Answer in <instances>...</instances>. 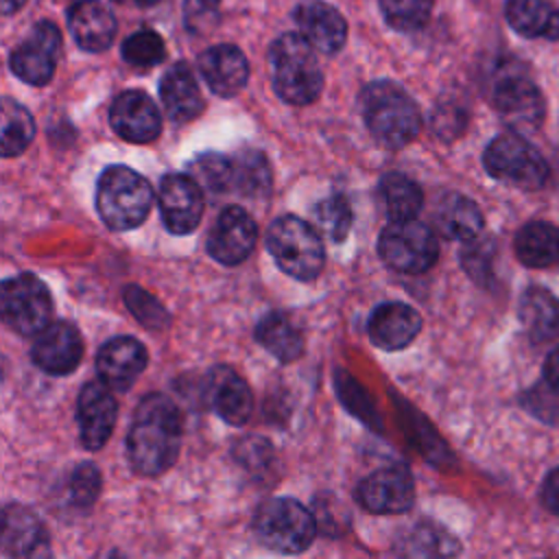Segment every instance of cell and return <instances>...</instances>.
Here are the masks:
<instances>
[{"label": "cell", "instance_id": "obj_14", "mask_svg": "<svg viewBox=\"0 0 559 559\" xmlns=\"http://www.w3.org/2000/svg\"><path fill=\"white\" fill-rule=\"evenodd\" d=\"M258 242V225L240 205L225 207L207 238V253L227 266L245 262Z\"/></svg>", "mask_w": 559, "mask_h": 559}, {"label": "cell", "instance_id": "obj_35", "mask_svg": "<svg viewBox=\"0 0 559 559\" xmlns=\"http://www.w3.org/2000/svg\"><path fill=\"white\" fill-rule=\"evenodd\" d=\"M317 227L334 242H343L352 227V207L343 194H330L312 210Z\"/></svg>", "mask_w": 559, "mask_h": 559}, {"label": "cell", "instance_id": "obj_13", "mask_svg": "<svg viewBox=\"0 0 559 559\" xmlns=\"http://www.w3.org/2000/svg\"><path fill=\"white\" fill-rule=\"evenodd\" d=\"M358 504L378 515L404 513L413 507L415 500V483L404 465H389L376 469L367 478L360 480L356 489Z\"/></svg>", "mask_w": 559, "mask_h": 559}, {"label": "cell", "instance_id": "obj_28", "mask_svg": "<svg viewBox=\"0 0 559 559\" xmlns=\"http://www.w3.org/2000/svg\"><path fill=\"white\" fill-rule=\"evenodd\" d=\"M513 249L528 269H548L559 264V229L546 221H531L515 234Z\"/></svg>", "mask_w": 559, "mask_h": 559}, {"label": "cell", "instance_id": "obj_42", "mask_svg": "<svg viewBox=\"0 0 559 559\" xmlns=\"http://www.w3.org/2000/svg\"><path fill=\"white\" fill-rule=\"evenodd\" d=\"M465 120L467 114L461 105L456 103H441L439 107H435L432 111V129L435 133H439L443 140H452L456 138L463 129H465Z\"/></svg>", "mask_w": 559, "mask_h": 559}, {"label": "cell", "instance_id": "obj_40", "mask_svg": "<svg viewBox=\"0 0 559 559\" xmlns=\"http://www.w3.org/2000/svg\"><path fill=\"white\" fill-rule=\"evenodd\" d=\"M100 472L94 463H79L68 480V498L74 507H92L100 493Z\"/></svg>", "mask_w": 559, "mask_h": 559}, {"label": "cell", "instance_id": "obj_34", "mask_svg": "<svg viewBox=\"0 0 559 559\" xmlns=\"http://www.w3.org/2000/svg\"><path fill=\"white\" fill-rule=\"evenodd\" d=\"M234 166V188L242 194L255 197L266 194L271 188V168L262 153L258 151H242L231 157Z\"/></svg>", "mask_w": 559, "mask_h": 559}, {"label": "cell", "instance_id": "obj_32", "mask_svg": "<svg viewBox=\"0 0 559 559\" xmlns=\"http://www.w3.org/2000/svg\"><path fill=\"white\" fill-rule=\"evenodd\" d=\"M461 546L456 537H452L445 528L439 524L421 522L415 524L406 535L400 546V552L413 555V557H450L459 555Z\"/></svg>", "mask_w": 559, "mask_h": 559}, {"label": "cell", "instance_id": "obj_8", "mask_svg": "<svg viewBox=\"0 0 559 559\" xmlns=\"http://www.w3.org/2000/svg\"><path fill=\"white\" fill-rule=\"evenodd\" d=\"M378 253L386 266L400 273H424L439 258V245L430 227L415 218L391 221L380 238Z\"/></svg>", "mask_w": 559, "mask_h": 559}, {"label": "cell", "instance_id": "obj_31", "mask_svg": "<svg viewBox=\"0 0 559 559\" xmlns=\"http://www.w3.org/2000/svg\"><path fill=\"white\" fill-rule=\"evenodd\" d=\"M382 207L391 221H404L415 218V214L421 210L424 194L421 188L402 173H389L380 179L378 186Z\"/></svg>", "mask_w": 559, "mask_h": 559}, {"label": "cell", "instance_id": "obj_5", "mask_svg": "<svg viewBox=\"0 0 559 559\" xmlns=\"http://www.w3.org/2000/svg\"><path fill=\"white\" fill-rule=\"evenodd\" d=\"M266 249L277 266L295 280H314L325 262L317 229L297 216H280L266 229Z\"/></svg>", "mask_w": 559, "mask_h": 559}, {"label": "cell", "instance_id": "obj_15", "mask_svg": "<svg viewBox=\"0 0 559 559\" xmlns=\"http://www.w3.org/2000/svg\"><path fill=\"white\" fill-rule=\"evenodd\" d=\"M118 417V402L111 393V386L105 380H90L83 384L76 400V421L81 443L87 450H100Z\"/></svg>", "mask_w": 559, "mask_h": 559}, {"label": "cell", "instance_id": "obj_43", "mask_svg": "<svg viewBox=\"0 0 559 559\" xmlns=\"http://www.w3.org/2000/svg\"><path fill=\"white\" fill-rule=\"evenodd\" d=\"M542 500H544V507L559 518V467L552 469L546 478H544V485H542Z\"/></svg>", "mask_w": 559, "mask_h": 559}, {"label": "cell", "instance_id": "obj_45", "mask_svg": "<svg viewBox=\"0 0 559 559\" xmlns=\"http://www.w3.org/2000/svg\"><path fill=\"white\" fill-rule=\"evenodd\" d=\"M26 0H2V13H13V11H17V9H22V4H24Z\"/></svg>", "mask_w": 559, "mask_h": 559}, {"label": "cell", "instance_id": "obj_33", "mask_svg": "<svg viewBox=\"0 0 559 559\" xmlns=\"http://www.w3.org/2000/svg\"><path fill=\"white\" fill-rule=\"evenodd\" d=\"M35 138V120L28 109L13 98L2 100V155L15 157L28 148Z\"/></svg>", "mask_w": 559, "mask_h": 559}, {"label": "cell", "instance_id": "obj_1", "mask_svg": "<svg viewBox=\"0 0 559 559\" xmlns=\"http://www.w3.org/2000/svg\"><path fill=\"white\" fill-rule=\"evenodd\" d=\"M181 430V413L170 397L162 393H148L142 397L127 437V456L131 467L144 476L166 472L177 461Z\"/></svg>", "mask_w": 559, "mask_h": 559}, {"label": "cell", "instance_id": "obj_25", "mask_svg": "<svg viewBox=\"0 0 559 559\" xmlns=\"http://www.w3.org/2000/svg\"><path fill=\"white\" fill-rule=\"evenodd\" d=\"M159 98L166 114L177 122L194 120L205 103L188 63H175L159 81Z\"/></svg>", "mask_w": 559, "mask_h": 559}, {"label": "cell", "instance_id": "obj_26", "mask_svg": "<svg viewBox=\"0 0 559 559\" xmlns=\"http://www.w3.org/2000/svg\"><path fill=\"white\" fill-rule=\"evenodd\" d=\"M432 221L437 231L448 240L467 242L472 238H478L483 229L480 207L459 192H450L437 203Z\"/></svg>", "mask_w": 559, "mask_h": 559}, {"label": "cell", "instance_id": "obj_39", "mask_svg": "<svg viewBox=\"0 0 559 559\" xmlns=\"http://www.w3.org/2000/svg\"><path fill=\"white\" fill-rule=\"evenodd\" d=\"M122 297H124L127 308L133 312V317H135L144 328H148V330H162V328H166V325L170 323V317H168V312L164 310V306H162L151 293H146L144 288L131 284V286L124 288Z\"/></svg>", "mask_w": 559, "mask_h": 559}, {"label": "cell", "instance_id": "obj_6", "mask_svg": "<svg viewBox=\"0 0 559 559\" xmlns=\"http://www.w3.org/2000/svg\"><path fill=\"white\" fill-rule=\"evenodd\" d=\"M483 164L493 179L522 190H537L548 179L544 155L518 131H507L493 138L485 148Z\"/></svg>", "mask_w": 559, "mask_h": 559}, {"label": "cell", "instance_id": "obj_11", "mask_svg": "<svg viewBox=\"0 0 559 559\" xmlns=\"http://www.w3.org/2000/svg\"><path fill=\"white\" fill-rule=\"evenodd\" d=\"M157 205L170 234H190L203 216V188L192 175L168 173L159 181Z\"/></svg>", "mask_w": 559, "mask_h": 559}, {"label": "cell", "instance_id": "obj_27", "mask_svg": "<svg viewBox=\"0 0 559 559\" xmlns=\"http://www.w3.org/2000/svg\"><path fill=\"white\" fill-rule=\"evenodd\" d=\"M520 323L533 343L559 336V299L539 286L528 288L518 306Z\"/></svg>", "mask_w": 559, "mask_h": 559}, {"label": "cell", "instance_id": "obj_16", "mask_svg": "<svg viewBox=\"0 0 559 559\" xmlns=\"http://www.w3.org/2000/svg\"><path fill=\"white\" fill-rule=\"evenodd\" d=\"M31 358L50 376H66L74 371L83 358L81 332L68 321L48 323L39 334H35Z\"/></svg>", "mask_w": 559, "mask_h": 559}, {"label": "cell", "instance_id": "obj_44", "mask_svg": "<svg viewBox=\"0 0 559 559\" xmlns=\"http://www.w3.org/2000/svg\"><path fill=\"white\" fill-rule=\"evenodd\" d=\"M544 380L559 395V345L544 360Z\"/></svg>", "mask_w": 559, "mask_h": 559}, {"label": "cell", "instance_id": "obj_41", "mask_svg": "<svg viewBox=\"0 0 559 559\" xmlns=\"http://www.w3.org/2000/svg\"><path fill=\"white\" fill-rule=\"evenodd\" d=\"M491 260H493V247L489 240H467V247L461 253L463 269L474 277L476 282H487L491 277Z\"/></svg>", "mask_w": 559, "mask_h": 559}, {"label": "cell", "instance_id": "obj_23", "mask_svg": "<svg viewBox=\"0 0 559 559\" xmlns=\"http://www.w3.org/2000/svg\"><path fill=\"white\" fill-rule=\"evenodd\" d=\"M48 552V533L41 520L22 504H7L2 511V555L37 557Z\"/></svg>", "mask_w": 559, "mask_h": 559}, {"label": "cell", "instance_id": "obj_9", "mask_svg": "<svg viewBox=\"0 0 559 559\" xmlns=\"http://www.w3.org/2000/svg\"><path fill=\"white\" fill-rule=\"evenodd\" d=\"M52 295L48 286L33 273H17L2 282L0 312L4 323L22 334H39L52 317Z\"/></svg>", "mask_w": 559, "mask_h": 559}, {"label": "cell", "instance_id": "obj_29", "mask_svg": "<svg viewBox=\"0 0 559 559\" xmlns=\"http://www.w3.org/2000/svg\"><path fill=\"white\" fill-rule=\"evenodd\" d=\"M504 15L522 37L559 39V11L546 0H507Z\"/></svg>", "mask_w": 559, "mask_h": 559}, {"label": "cell", "instance_id": "obj_30", "mask_svg": "<svg viewBox=\"0 0 559 559\" xmlns=\"http://www.w3.org/2000/svg\"><path fill=\"white\" fill-rule=\"evenodd\" d=\"M258 343L282 362H293L304 352V334L284 312H269L255 325Z\"/></svg>", "mask_w": 559, "mask_h": 559}, {"label": "cell", "instance_id": "obj_24", "mask_svg": "<svg viewBox=\"0 0 559 559\" xmlns=\"http://www.w3.org/2000/svg\"><path fill=\"white\" fill-rule=\"evenodd\" d=\"M68 24L74 41L90 52H100L116 37V17L98 0H76L68 11Z\"/></svg>", "mask_w": 559, "mask_h": 559}, {"label": "cell", "instance_id": "obj_46", "mask_svg": "<svg viewBox=\"0 0 559 559\" xmlns=\"http://www.w3.org/2000/svg\"><path fill=\"white\" fill-rule=\"evenodd\" d=\"M114 2L129 4V7H151V4H157L159 0H114Z\"/></svg>", "mask_w": 559, "mask_h": 559}, {"label": "cell", "instance_id": "obj_36", "mask_svg": "<svg viewBox=\"0 0 559 559\" xmlns=\"http://www.w3.org/2000/svg\"><path fill=\"white\" fill-rule=\"evenodd\" d=\"M120 55L127 63L138 66V68H151L164 61L166 57V46L162 35H157L151 28H142L131 33L120 48Z\"/></svg>", "mask_w": 559, "mask_h": 559}, {"label": "cell", "instance_id": "obj_22", "mask_svg": "<svg viewBox=\"0 0 559 559\" xmlns=\"http://www.w3.org/2000/svg\"><path fill=\"white\" fill-rule=\"evenodd\" d=\"M199 72L214 94L229 98L247 85L249 61L238 46L216 44L201 52Z\"/></svg>", "mask_w": 559, "mask_h": 559}, {"label": "cell", "instance_id": "obj_12", "mask_svg": "<svg viewBox=\"0 0 559 559\" xmlns=\"http://www.w3.org/2000/svg\"><path fill=\"white\" fill-rule=\"evenodd\" d=\"M61 52V33L59 28L41 20L33 26L28 37L13 50L11 70L17 79L31 85H46L57 68Z\"/></svg>", "mask_w": 559, "mask_h": 559}, {"label": "cell", "instance_id": "obj_37", "mask_svg": "<svg viewBox=\"0 0 559 559\" xmlns=\"http://www.w3.org/2000/svg\"><path fill=\"white\" fill-rule=\"evenodd\" d=\"M435 0H380L389 26L395 31H417L430 17Z\"/></svg>", "mask_w": 559, "mask_h": 559}, {"label": "cell", "instance_id": "obj_3", "mask_svg": "<svg viewBox=\"0 0 559 559\" xmlns=\"http://www.w3.org/2000/svg\"><path fill=\"white\" fill-rule=\"evenodd\" d=\"M153 207L151 183L129 166H107L96 183V210L107 227L127 231L142 225Z\"/></svg>", "mask_w": 559, "mask_h": 559}, {"label": "cell", "instance_id": "obj_2", "mask_svg": "<svg viewBox=\"0 0 559 559\" xmlns=\"http://www.w3.org/2000/svg\"><path fill=\"white\" fill-rule=\"evenodd\" d=\"M360 109L369 133L386 148L411 144L421 127L415 100L393 81H373L362 90Z\"/></svg>", "mask_w": 559, "mask_h": 559}, {"label": "cell", "instance_id": "obj_4", "mask_svg": "<svg viewBox=\"0 0 559 559\" xmlns=\"http://www.w3.org/2000/svg\"><path fill=\"white\" fill-rule=\"evenodd\" d=\"M271 76L277 96L290 105H310L323 90V72L314 59V48L299 35L286 33L273 41Z\"/></svg>", "mask_w": 559, "mask_h": 559}, {"label": "cell", "instance_id": "obj_10", "mask_svg": "<svg viewBox=\"0 0 559 559\" xmlns=\"http://www.w3.org/2000/svg\"><path fill=\"white\" fill-rule=\"evenodd\" d=\"M491 98L496 111L511 127V131L526 133L544 122L546 103L539 87L518 72L500 74Z\"/></svg>", "mask_w": 559, "mask_h": 559}, {"label": "cell", "instance_id": "obj_20", "mask_svg": "<svg viewBox=\"0 0 559 559\" xmlns=\"http://www.w3.org/2000/svg\"><path fill=\"white\" fill-rule=\"evenodd\" d=\"M207 402L212 411L229 426H242L253 411V395L245 378L225 365H218L207 376Z\"/></svg>", "mask_w": 559, "mask_h": 559}, {"label": "cell", "instance_id": "obj_17", "mask_svg": "<svg viewBox=\"0 0 559 559\" xmlns=\"http://www.w3.org/2000/svg\"><path fill=\"white\" fill-rule=\"evenodd\" d=\"M109 122L114 131L135 144L155 140L162 131V116L153 98L140 90H127L116 96L109 109Z\"/></svg>", "mask_w": 559, "mask_h": 559}, {"label": "cell", "instance_id": "obj_19", "mask_svg": "<svg viewBox=\"0 0 559 559\" xmlns=\"http://www.w3.org/2000/svg\"><path fill=\"white\" fill-rule=\"evenodd\" d=\"M146 347L133 336H114L96 354L100 380L111 389L127 391L146 367Z\"/></svg>", "mask_w": 559, "mask_h": 559}, {"label": "cell", "instance_id": "obj_47", "mask_svg": "<svg viewBox=\"0 0 559 559\" xmlns=\"http://www.w3.org/2000/svg\"><path fill=\"white\" fill-rule=\"evenodd\" d=\"M201 2H203V4H207V7H214L218 0H201Z\"/></svg>", "mask_w": 559, "mask_h": 559}, {"label": "cell", "instance_id": "obj_38", "mask_svg": "<svg viewBox=\"0 0 559 559\" xmlns=\"http://www.w3.org/2000/svg\"><path fill=\"white\" fill-rule=\"evenodd\" d=\"M190 168H192V177L199 181V186L210 192H225V190L234 188L231 157H225L218 153L201 155Z\"/></svg>", "mask_w": 559, "mask_h": 559}, {"label": "cell", "instance_id": "obj_7", "mask_svg": "<svg viewBox=\"0 0 559 559\" xmlns=\"http://www.w3.org/2000/svg\"><path fill=\"white\" fill-rule=\"evenodd\" d=\"M253 531L266 548L297 555L312 544L317 526L312 513L301 502L293 498H271L258 509Z\"/></svg>", "mask_w": 559, "mask_h": 559}, {"label": "cell", "instance_id": "obj_18", "mask_svg": "<svg viewBox=\"0 0 559 559\" xmlns=\"http://www.w3.org/2000/svg\"><path fill=\"white\" fill-rule=\"evenodd\" d=\"M421 330L419 312L402 301H384L380 304L367 321V336L369 341L384 349L397 352L404 349L415 341Z\"/></svg>", "mask_w": 559, "mask_h": 559}, {"label": "cell", "instance_id": "obj_21", "mask_svg": "<svg viewBox=\"0 0 559 559\" xmlns=\"http://www.w3.org/2000/svg\"><path fill=\"white\" fill-rule=\"evenodd\" d=\"M299 35L319 52L332 55L343 48L347 37L345 17L328 2L306 0L295 9Z\"/></svg>", "mask_w": 559, "mask_h": 559}]
</instances>
